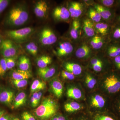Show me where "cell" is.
<instances>
[{"label":"cell","instance_id":"1","mask_svg":"<svg viewBox=\"0 0 120 120\" xmlns=\"http://www.w3.org/2000/svg\"><path fill=\"white\" fill-rule=\"evenodd\" d=\"M102 91L106 96L112 98L120 94V73L112 69L103 76L101 82Z\"/></svg>","mask_w":120,"mask_h":120},{"label":"cell","instance_id":"2","mask_svg":"<svg viewBox=\"0 0 120 120\" xmlns=\"http://www.w3.org/2000/svg\"><path fill=\"white\" fill-rule=\"evenodd\" d=\"M58 109V103L56 100L45 98L39 106L34 110V113L39 120H49L56 114Z\"/></svg>","mask_w":120,"mask_h":120},{"label":"cell","instance_id":"3","mask_svg":"<svg viewBox=\"0 0 120 120\" xmlns=\"http://www.w3.org/2000/svg\"><path fill=\"white\" fill-rule=\"evenodd\" d=\"M28 19L29 13L26 6L18 4L12 8L9 12L6 23L10 26H18L26 23Z\"/></svg>","mask_w":120,"mask_h":120},{"label":"cell","instance_id":"4","mask_svg":"<svg viewBox=\"0 0 120 120\" xmlns=\"http://www.w3.org/2000/svg\"><path fill=\"white\" fill-rule=\"evenodd\" d=\"M112 98L106 95L95 93L91 95L89 99L90 106L96 110L102 112L110 110Z\"/></svg>","mask_w":120,"mask_h":120},{"label":"cell","instance_id":"5","mask_svg":"<svg viewBox=\"0 0 120 120\" xmlns=\"http://www.w3.org/2000/svg\"><path fill=\"white\" fill-rule=\"evenodd\" d=\"M34 31V28L26 27L18 30L7 31L5 32V34L12 41L22 42L25 41L29 38Z\"/></svg>","mask_w":120,"mask_h":120},{"label":"cell","instance_id":"6","mask_svg":"<svg viewBox=\"0 0 120 120\" xmlns=\"http://www.w3.org/2000/svg\"><path fill=\"white\" fill-rule=\"evenodd\" d=\"M56 35L53 31L49 28L45 27L42 30L39 36V40L43 45H50L57 41Z\"/></svg>","mask_w":120,"mask_h":120},{"label":"cell","instance_id":"7","mask_svg":"<svg viewBox=\"0 0 120 120\" xmlns=\"http://www.w3.org/2000/svg\"><path fill=\"white\" fill-rule=\"evenodd\" d=\"M17 49L13 41L9 39L4 40L0 46V53L4 58L15 56Z\"/></svg>","mask_w":120,"mask_h":120},{"label":"cell","instance_id":"8","mask_svg":"<svg viewBox=\"0 0 120 120\" xmlns=\"http://www.w3.org/2000/svg\"><path fill=\"white\" fill-rule=\"evenodd\" d=\"M95 9L99 12L106 22L113 24L116 17V10L107 8L99 4L95 5Z\"/></svg>","mask_w":120,"mask_h":120},{"label":"cell","instance_id":"9","mask_svg":"<svg viewBox=\"0 0 120 120\" xmlns=\"http://www.w3.org/2000/svg\"><path fill=\"white\" fill-rule=\"evenodd\" d=\"M53 16L56 20L58 21H67L71 16L68 9L63 6H58L54 9Z\"/></svg>","mask_w":120,"mask_h":120},{"label":"cell","instance_id":"10","mask_svg":"<svg viewBox=\"0 0 120 120\" xmlns=\"http://www.w3.org/2000/svg\"><path fill=\"white\" fill-rule=\"evenodd\" d=\"M73 47L69 42H63L60 43L55 51L56 55L60 57L68 56L73 52Z\"/></svg>","mask_w":120,"mask_h":120},{"label":"cell","instance_id":"11","mask_svg":"<svg viewBox=\"0 0 120 120\" xmlns=\"http://www.w3.org/2000/svg\"><path fill=\"white\" fill-rule=\"evenodd\" d=\"M106 54L110 60L120 56V42L110 41L106 48Z\"/></svg>","mask_w":120,"mask_h":120},{"label":"cell","instance_id":"12","mask_svg":"<svg viewBox=\"0 0 120 120\" xmlns=\"http://www.w3.org/2000/svg\"><path fill=\"white\" fill-rule=\"evenodd\" d=\"M67 95L69 98L76 100L82 99L84 96L82 90L75 85H72L68 87Z\"/></svg>","mask_w":120,"mask_h":120},{"label":"cell","instance_id":"13","mask_svg":"<svg viewBox=\"0 0 120 120\" xmlns=\"http://www.w3.org/2000/svg\"><path fill=\"white\" fill-rule=\"evenodd\" d=\"M49 9L47 2L45 1L40 0L35 4L34 11L37 17L43 18H45L47 15Z\"/></svg>","mask_w":120,"mask_h":120},{"label":"cell","instance_id":"14","mask_svg":"<svg viewBox=\"0 0 120 120\" xmlns=\"http://www.w3.org/2000/svg\"><path fill=\"white\" fill-rule=\"evenodd\" d=\"M15 98V94L13 91L4 90L0 92V102L8 106H12Z\"/></svg>","mask_w":120,"mask_h":120},{"label":"cell","instance_id":"15","mask_svg":"<svg viewBox=\"0 0 120 120\" xmlns=\"http://www.w3.org/2000/svg\"><path fill=\"white\" fill-rule=\"evenodd\" d=\"M71 17L76 19L82 15L83 12V6L79 2H71L68 9Z\"/></svg>","mask_w":120,"mask_h":120},{"label":"cell","instance_id":"16","mask_svg":"<svg viewBox=\"0 0 120 120\" xmlns=\"http://www.w3.org/2000/svg\"><path fill=\"white\" fill-rule=\"evenodd\" d=\"M50 88L54 95L58 98L62 97L64 90L63 84L58 79H53L50 82Z\"/></svg>","mask_w":120,"mask_h":120},{"label":"cell","instance_id":"17","mask_svg":"<svg viewBox=\"0 0 120 120\" xmlns=\"http://www.w3.org/2000/svg\"><path fill=\"white\" fill-rule=\"evenodd\" d=\"M65 70L69 72L75 76L81 75L82 71V67L77 63L72 62H67L64 63Z\"/></svg>","mask_w":120,"mask_h":120},{"label":"cell","instance_id":"18","mask_svg":"<svg viewBox=\"0 0 120 120\" xmlns=\"http://www.w3.org/2000/svg\"><path fill=\"white\" fill-rule=\"evenodd\" d=\"M112 25L106 22H99L94 25L95 30L102 36H109L112 30Z\"/></svg>","mask_w":120,"mask_h":120},{"label":"cell","instance_id":"19","mask_svg":"<svg viewBox=\"0 0 120 120\" xmlns=\"http://www.w3.org/2000/svg\"><path fill=\"white\" fill-rule=\"evenodd\" d=\"M91 53V50L88 45L83 44L80 46L75 52L76 56L81 59H86L89 58Z\"/></svg>","mask_w":120,"mask_h":120},{"label":"cell","instance_id":"20","mask_svg":"<svg viewBox=\"0 0 120 120\" xmlns=\"http://www.w3.org/2000/svg\"><path fill=\"white\" fill-rule=\"evenodd\" d=\"M56 69L54 67H47L44 68H39L38 73L42 79L47 80L52 78L56 73Z\"/></svg>","mask_w":120,"mask_h":120},{"label":"cell","instance_id":"21","mask_svg":"<svg viewBox=\"0 0 120 120\" xmlns=\"http://www.w3.org/2000/svg\"><path fill=\"white\" fill-rule=\"evenodd\" d=\"M83 29L85 34L87 37H94L95 34L94 26L93 22L90 19H86L84 20Z\"/></svg>","mask_w":120,"mask_h":120},{"label":"cell","instance_id":"22","mask_svg":"<svg viewBox=\"0 0 120 120\" xmlns=\"http://www.w3.org/2000/svg\"><path fill=\"white\" fill-rule=\"evenodd\" d=\"M93 120H120V119L112 112L109 110L102 112V113L95 114L93 116Z\"/></svg>","mask_w":120,"mask_h":120},{"label":"cell","instance_id":"23","mask_svg":"<svg viewBox=\"0 0 120 120\" xmlns=\"http://www.w3.org/2000/svg\"><path fill=\"white\" fill-rule=\"evenodd\" d=\"M109 39L112 42H120V24L114 23L112 25Z\"/></svg>","mask_w":120,"mask_h":120},{"label":"cell","instance_id":"24","mask_svg":"<svg viewBox=\"0 0 120 120\" xmlns=\"http://www.w3.org/2000/svg\"><path fill=\"white\" fill-rule=\"evenodd\" d=\"M110 110L120 119V94L112 98Z\"/></svg>","mask_w":120,"mask_h":120},{"label":"cell","instance_id":"25","mask_svg":"<svg viewBox=\"0 0 120 120\" xmlns=\"http://www.w3.org/2000/svg\"><path fill=\"white\" fill-rule=\"evenodd\" d=\"M12 78L13 80L27 79L32 77L31 73L29 71L15 70L11 74Z\"/></svg>","mask_w":120,"mask_h":120},{"label":"cell","instance_id":"26","mask_svg":"<svg viewBox=\"0 0 120 120\" xmlns=\"http://www.w3.org/2000/svg\"><path fill=\"white\" fill-rule=\"evenodd\" d=\"M64 109L65 111L68 112L73 113L82 109V106L77 102L71 101L65 104Z\"/></svg>","mask_w":120,"mask_h":120},{"label":"cell","instance_id":"27","mask_svg":"<svg viewBox=\"0 0 120 120\" xmlns=\"http://www.w3.org/2000/svg\"><path fill=\"white\" fill-rule=\"evenodd\" d=\"M26 98L27 95L25 92H20L14 98L12 107L14 109H17L22 106L26 103Z\"/></svg>","mask_w":120,"mask_h":120},{"label":"cell","instance_id":"28","mask_svg":"<svg viewBox=\"0 0 120 120\" xmlns=\"http://www.w3.org/2000/svg\"><path fill=\"white\" fill-rule=\"evenodd\" d=\"M52 62V57L50 56L43 55L39 57L37 60V64L39 68H44L48 67Z\"/></svg>","mask_w":120,"mask_h":120},{"label":"cell","instance_id":"29","mask_svg":"<svg viewBox=\"0 0 120 120\" xmlns=\"http://www.w3.org/2000/svg\"><path fill=\"white\" fill-rule=\"evenodd\" d=\"M80 24L78 20L75 19L72 22L70 31V34L71 38L74 39L78 38L79 34L80 29Z\"/></svg>","mask_w":120,"mask_h":120},{"label":"cell","instance_id":"30","mask_svg":"<svg viewBox=\"0 0 120 120\" xmlns=\"http://www.w3.org/2000/svg\"><path fill=\"white\" fill-rule=\"evenodd\" d=\"M18 67L20 70L28 71L30 67V59L26 56H21L19 59Z\"/></svg>","mask_w":120,"mask_h":120},{"label":"cell","instance_id":"31","mask_svg":"<svg viewBox=\"0 0 120 120\" xmlns=\"http://www.w3.org/2000/svg\"><path fill=\"white\" fill-rule=\"evenodd\" d=\"M46 87V83L39 80H35L33 82L30 87L31 93L38 92L41 90L45 89Z\"/></svg>","mask_w":120,"mask_h":120},{"label":"cell","instance_id":"32","mask_svg":"<svg viewBox=\"0 0 120 120\" xmlns=\"http://www.w3.org/2000/svg\"><path fill=\"white\" fill-rule=\"evenodd\" d=\"M84 82L86 87L90 90L94 88L97 83L96 78L91 74L88 73L86 74Z\"/></svg>","mask_w":120,"mask_h":120},{"label":"cell","instance_id":"33","mask_svg":"<svg viewBox=\"0 0 120 120\" xmlns=\"http://www.w3.org/2000/svg\"><path fill=\"white\" fill-rule=\"evenodd\" d=\"M104 41L103 38L100 36L95 35L93 37L90 41V45L94 49H99L103 46Z\"/></svg>","mask_w":120,"mask_h":120},{"label":"cell","instance_id":"34","mask_svg":"<svg viewBox=\"0 0 120 120\" xmlns=\"http://www.w3.org/2000/svg\"><path fill=\"white\" fill-rule=\"evenodd\" d=\"M101 5L107 8L116 10L118 8L119 0H101L98 1Z\"/></svg>","mask_w":120,"mask_h":120},{"label":"cell","instance_id":"35","mask_svg":"<svg viewBox=\"0 0 120 120\" xmlns=\"http://www.w3.org/2000/svg\"><path fill=\"white\" fill-rule=\"evenodd\" d=\"M88 15L92 22L97 23L99 22L102 19L101 15L95 9L90 8L88 11Z\"/></svg>","mask_w":120,"mask_h":120},{"label":"cell","instance_id":"36","mask_svg":"<svg viewBox=\"0 0 120 120\" xmlns=\"http://www.w3.org/2000/svg\"><path fill=\"white\" fill-rule=\"evenodd\" d=\"M26 50L28 52L34 56H36L38 52V47L34 42H30L26 46Z\"/></svg>","mask_w":120,"mask_h":120},{"label":"cell","instance_id":"37","mask_svg":"<svg viewBox=\"0 0 120 120\" xmlns=\"http://www.w3.org/2000/svg\"><path fill=\"white\" fill-rule=\"evenodd\" d=\"M12 83L16 88H23L27 85L28 81L27 79L13 80Z\"/></svg>","mask_w":120,"mask_h":120},{"label":"cell","instance_id":"38","mask_svg":"<svg viewBox=\"0 0 120 120\" xmlns=\"http://www.w3.org/2000/svg\"><path fill=\"white\" fill-rule=\"evenodd\" d=\"M112 66L114 68L113 70L120 73V56L116 57L110 60Z\"/></svg>","mask_w":120,"mask_h":120},{"label":"cell","instance_id":"39","mask_svg":"<svg viewBox=\"0 0 120 120\" xmlns=\"http://www.w3.org/2000/svg\"><path fill=\"white\" fill-rule=\"evenodd\" d=\"M5 58L8 70H10L13 68L15 67L16 64V59L15 58V56Z\"/></svg>","mask_w":120,"mask_h":120},{"label":"cell","instance_id":"40","mask_svg":"<svg viewBox=\"0 0 120 120\" xmlns=\"http://www.w3.org/2000/svg\"><path fill=\"white\" fill-rule=\"evenodd\" d=\"M7 71L5 58H1L0 60V76H3Z\"/></svg>","mask_w":120,"mask_h":120},{"label":"cell","instance_id":"41","mask_svg":"<svg viewBox=\"0 0 120 120\" xmlns=\"http://www.w3.org/2000/svg\"><path fill=\"white\" fill-rule=\"evenodd\" d=\"M61 76L64 79L67 80H72L75 79V75L65 70H63L61 71Z\"/></svg>","mask_w":120,"mask_h":120},{"label":"cell","instance_id":"42","mask_svg":"<svg viewBox=\"0 0 120 120\" xmlns=\"http://www.w3.org/2000/svg\"><path fill=\"white\" fill-rule=\"evenodd\" d=\"M22 120H37L36 117L27 112H24L22 114Z\"/></svg>","mask_w":120,"mask_h":120},{"label":"cell","instance_id":"43","mask_svg":"<svg viewBox=\"0 0 120 120\" xmlns=\"http://www.w3.org/2000/svg\"><path fill=\"white\" fill-rule=\"evenodd\" d=\"M9 1L0 0V13H2L9 4Z\"/></svg>","mask_w":120,"mask_h":120},{"label":"cell","instance_id":"44","mask_svg":"<svg viewBox=\"0 0 120 120\" xmlns=\"http://www.w3.org/2000/svg\"><path fill=\"white\" fill-rule=\"evenodd\" d=\"M38 92L33 93L32 96L30 98V103L32 107H35L37 106V98L38 96Z\"/></svg>","mask_w":120,"mask_h":120},{"label":"cell","instance_id":"45","mask_svg":"<svg viewBox=\"0 0 120 120\" xmlns=\"http://www.w3.org/2000/svg\"><path fill=\"white\" fill-rule=\"evenodd\" d=\"M49 120H68L65 116L61 114H56Z\"/></svg>","mask_w":120,"mask_h":120},{"label":"cell","instance_id":"46","mask_svg":"<svg viewBox=\"0 0 120 120\" xmlns=\"http://www.w3.org/2000/svg\"><path fill=\"white\" fill-rule=\"evenodd\" d=\"M104 65V64H102L94 65L91 66L92 69L95 71L96 72H99L103 69Z\"/></svg>","mask_w":120,"mask_h":120},{"label":"cell","instance_id":"47","mask_svg":"<svg viewBox=\"0 0 120 120\" xmlns=\"http://www.w3.org/2000/svg\"><path fill=\"white\" fill-rule=\"evenodd\" d=\"M102 64H104L103 61H102L99 58L97 57H94L92 58L90 62L91 66L94 65Z\"/></svg>","mask_w":120,"mask_h":120},{"label":"cell","instance_id":"48","mask_svg":"<svg viewBox=\"0 0 120 120\" xmlns=\"http://www.w3.org/2000/svg\"><path fill=\"white\" fill-rule=\"evenodd\" d=\"M12 117L8 114L5 113L2 116L0 120H12Z\"/></svg>","mask_w":120,"mask_h":120},{"label":"cell","instance_id":"49","mask_svg":"<svg viewBox=\"0 0 120 120\" xmlns=\"http://www.w3.org/2000/svg\"><path fill=\"white\" fill-rule=\"evenodd\" d=\"M116 23L120 24V14L116 15L114 23Z\"/></svg>","mask_w":120,"mask_h":120},{"label":"cell","instance_id":"50","mask_svg":"<svg viewBox=\"0 0 120 120\" xmlns=\"http://www.w3.org/2000/svg\"><path fill=\"white\" fill-rule=\"evenodd\" d=\"M42 95V92H39L37 98V105H38L39 103V102H40L41 98Z\"/></svg>","mask_w":120,"mask_h":120},{"label":"cell","instance_id":"51","mask_svg":"<svg viewBox=\"0 0 120 120\" xmlns=\"http://www.w3.org/2000/svg\"><path fill=\"white\" fill-rule=\"evenodd\" d=\"M5 113V110L0 109V119Z\"/></svg>","mask_w":120,"mask_h":120},{"label":"cell","instance_id":"52","mask_svg":"<svg viewBox=\"0 0 120 120\" xmlns=\"http://www.w3.org/2000/svg\"><path fill=\"white\" fill-rule=\"evenodd\" d=\"M76 120H88V118H86V117H82L78 118V119Z\"/></svg>","mask_w":120,"mask_h":120},{"label":"cell","instance_id":"53","mask_svg":"<svg viewBox=\"0 0 120 120\" xmlns=\"http://www.w3.org/2000/svg\"><path fill=\"white\" fill-rule=\"evenodd\" d=\"M3 41H2V39H1V38H0V46H1V43H2V42Z\"/></svg>","mask_w":120,"mask_h":120},{"label":"cell","instance_id":"54","mask_svg":"<svg viewBox=\"0 0 120 120\" xmlns=\"http://www.w3.org/2000/svg\"><path fill=\"white\" fill-rule=\"evenodd\" d=\"M12 120H20L18 118H17V117H15V118H13L12 119Z\"/></svg>","mask_w":120,"mask_h":120},{"label":"cell","instance_id":"55","mask_svg":"<svg viewBox=\"0 0 120 120\" xmlns=\"http://www.w3.org/2000/svg\"><path fill=\"white\" fill-rule=\"evenodd\" d=\"M118 8H120V0H119V6H118Z\"/></svg>","mask_w":120,"mask_h":120},{"label":"cell","instance_id":"56","mask_svg":"<svg viewBox=\"0 0 120 120\" xmlns=\"http://www.w3.org/2000/svg\"></svg>","mask_w":120,"mask_h":120}]
</instances>
